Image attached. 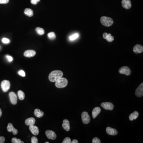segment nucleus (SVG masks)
<instances>
[{"mask_svg":"<svg viewBox=\"0 0 143 143\" xmlns=\"http://www.w3.org/2000/svg\"><path fill=\"white\" fill-rule=\"evenodd\" d=\"M19 74L20 75V76H21L22 77H25L26 76V73L24 71L22 70H20L18 72Z\"/></svg>","mask_w":143,"mask_h":143,"instance_id":"2f4dec72","label":"nucleus"},{"mask_svg":"<svg viewBox=\"0 0 143 143\" xmlns=\"http://www.w3.org/2000/svg\"><path fill=\"white\" fill-rule=\"evenodd\" d=\"M35 122V120L33 118H29L25 120V124L27 126L34 125Z\"/></svg>","mask_w":143,"mask_h":143,"instance_id":"aec40b11","label":"nucleus"},{"mask_svg":"<svg viewBox=\"0 0 143 143\" xmlns=\"http://www.w3.org/2000/svg\"><path fill=\"white\" fill-rule=\"evenodd\" d=\"M48 37L51 40H54L56 38V35L54 32H51L48 34Z\"/></svg>","mask_w":143,"mask_h":143,"instance_id":"a878e982","label":"nucleus"},{"mask_svg":"<svg viewBox=\"0 0 143 143\" xmlns=\"http://www.w3.org/2000/svg\"><path fill=\"white\" fill-rule=\"evenodd\" d=\"M29 129L31 132L32 134L34 135H37L39 133V130L38 128L35 126H30L29 127Z\"/></svg>","mask_w":143,"mask_h":143,"instance_id":"dca6fc26","label":"nucleus"},{"mask_svg":"<svg viewBox=\"0 0 143 143\" xmlns=\"http://www.w3.org/2000/svg\"><path fill=\"white\" fill-rule=\"evenodd\" d=\"M133 50L134 53L136 54L142 53L143 51V46L138 44L135 45L133 47Z\"/></svg>","mask_w":143,"mask_h":143,"instance_id":"f8f14e48","label":"nucleus"},{"mask_svg":"<svg viewBox=\"0 0 143 143\" xmlns=\"http://www.w3.org/2000/svg\"><path fill=\"white\" fill-rule=\"evenodd\" d=\"M35 30L37 32V33L40 35H43L45 33V31H44V29L43 28H40L39 27L37 28H36V29H35Z\"/></svg>","mask_w":143,"mask_h":143,"instance_id":"393cba45","label":"nucleus"},{"mask_svg":"<svg viewBox=\"0 0 143 143\" xmlns=\"http://www.w3.org/2000/svg\"><path fill=\"white\" fill-rule=\"evenodd\" d=\"M93 143H101V142L100 139L98 138H93L92 140Z\"/></svg>","mask_w":143,"mask_h":143,"instance_id":"c756f323","label":"nucleus"},{"mask_svg":"<svg viewBox=\"0 0 143 143\" xmlns=\"http://www.w3.org/2000/svg\"><path fill=\"white\" fill-rule=\"evenodd\" d=\"M135 95L138 97H141L143 95V83L140 85L135 91Z\"/></svg>","mask_w":143,"mask_h":143,"instance_id":"6e6552de","label":"nucleus"},{"mask_svg":"<svg viewBox=\"0 0 143 143\" xmlns=\"http://www.w3.org/2000/svg\"><path fill=\"white\" fill-rule=\"evenodd\" d=\"M63 72L61 71L56 70L50 73L49 76V79L51 82H55L57 80L62 77Z\"/></svg>","mask_w":143,"mask_h":143,"instance_id":"f257e3e1","label":"nucleus"},{"mask_svg":"<svg viewBox=\"0 0 143 143\" xmlns=\"http://www.w3.org/2000/svg\"><path fill=\"white\" fill-rule=\"evenodd\" d=\"M2 114V112L1 109H0V117H1Z\"/></svg>","mask_w":143,"mask_h":143,"instance_id":"58836bf2","label":"nucleus"},{"mask_svg":"<svg viewBox=\"0 0 143 143\" xmlns=\"http://www.w3.org/2000/svg\"><path fill=\"white\" fill-rule=\"evenodd\" d=\"M82 119L84 123L87 124L90 121V117L87 112H83L82 113Z\"/></svg>","mask_w":143,"mask_h":143,"instance_id":"423d86ee","label":"nucleus"},{"mask_svg":"<svg viewBox=\"0 0 143 143\" xmlns=\"http://www.w3.org/2000/svg\"><path fill=\"white\" fill-rule=\"evenodd\" d=\"M10 0H0V4H5L8 3Z\"/></svg>","mask_w":143,"mask_h":143,"instance_id":"f704fd0d","label":"nucleus"},{"mask_svg":"<svg viewBox=\"0 0 143 143\" xmlns=\"http://www.w3.org/2000/svg\"><path fill=\"white\" fill-rule=\"evenodd\" d=\"M18 96L20 100H23L25 98V94L23 91L21 90H19L18 92Z\"/></svg>","mask_w":143,"mask_h":143,"instance_id":"b1692460","label":"nucleus"},{"mask_svg":"<svg viewBox=\"0 0 143 143\" xmlns=\"http://www.w3.org/2000/svg\"><path fill=\"white\" fill-rule=\"evenodd\" d=\"M103 38L109 42H112L114 40V37L110 33H104L103 35Z\"/></svg>","mask_w":143,"mask_h":143,"instance_id":"4468645a","label":"nucleus"},{"mask_svg":"<svg viewBox=\"0 0 143 143\" xmlns=\"http://www.w3.org/2000/svg\"><path fill=\"white\" fill-rule=\"evenodd\" d=\"M5 141V138L3 136L0 137V143H4Z\"/></svg>","mask_w":143,"mask_h":143,"instance_id":"e433bc0d","label":"nucleus"},{"mask_svg":"<svg viewBox=\"0 0 143 143\" xmlns=\"http://www.w3.org/2000/svg\"><path fill=\"white\" fill-rule=\"evenodd\" d=\"M100 22L103 26L106 27L111 26L114 23V21L111 18L105 16L101 17Z\"/></svg>","mask_w":143,"mask_h":143,"instance_id":"f03ea898","label":"nucleus"},{"mask_svg":"<svg viewBox=\"0 0 143 143\" xmlns=\"http://www.w3.org/2000/svg\"><path fill=\"white\" fill-rule=\"evenodd\" d=\"M104 109L105 110H112L114 109V105L113 104L110 102H104L101 104Z\"/></svg>","mask_w":143,"mask_h":143,"instance_id":"0eeeda50","label":"nucleus"},{"mask_svg":"<svg viewBox=\"0 0 143 143\" xmlns=\"http://www.w3.org/2000/svg\"><path fill=\"white\" fill-rule=\"evenodd\" d=\"M79 37V34L78 33H76L72 35H71L69 37V39L71 41H74L78 38Z\"/></svg>","mask_w":143,"mask_h":143,"instance_id":"bb28decb","label":"nucleus"},{"mask_svg":"<svg viewBox=\"0 0 143 143\" xmlns=\"http://www.w3.org/2000/svg\"><path fill=\"white\" fill-rule=\"evenodd\" d=\"M71 143H78V140H76V139H74L72 141V142H71Z\"/></svg>","mask_w":143,"mask_h":143,"instance_id":"4c0bfd02","label":"nucleus"},{"mask_svg":"<svg viewBox=\"0 0 143 143\" xmlns=\"http://www.w3.org/2000/svg\"><path fill=\"white\" fill-rule=\"evenodd\" d=\"M12 142L13 143H21L20 139H17L16 138H13L12 139Z\"/></svg>","mask_w":143,"mask_h":143,"instance_id":"cd10ccee","label":"nucleus"},{"mask_svg":"<svg viewBox=\"0 0 143 143\" xmlns=\"http://www.w3.org/2000/svg\"><path fill=\"white\" fill-rule=\"evenodd\" d=\"M7 129L8 132H13L14 135H16L17 134H18V130L14 127L13 124L11 123H9L8 124Z\"/></svg>","mask_w":143,"mask_h":143,"instance_id":"2eb2a0df","label":"nucleus"},{"mask_svg":"<svg viewBox=\"0 0 143 143\" xmlns=\"http://www.w3.org/2000/svg\"><path fill=\"white\" fill-rule=\"evenodd\" d=\"M2 42L4 43L7 44L9 43L10 41L8 40V39L6 38H3L2 39Z\"/></svg>","mask_w":143,"mask_h":143,"instance_id":"473e14b6","label":"nucleus"},{"mask_svg":"<svg viewBox=\"0 0 143 143\" xmlns=\"http://www.w3.org/2000/svg\"><path fill=\"white\" fill-rule=\"evenodd\" d=\"M24 13L25 14L28 16L29 17H31L33 16V11L30 8H26L24 10Z\"/></svg>","mask_w":143,"mask_h":143,"instance_id":"5701e85b","label":"nucleus"},{"mask_svg":"<svg viewBox=\"0 0 143 143\" xmlns=\"http://www.w3.org/2000/svg\"><path fill=\"white\" fill-rule=\"evenodd\" d=\"M119 73L123 74H125L127 76H129L131 73V71L130 68L128 66H123L119 69Z\"/></svg>","mask_w":143,"mask_h":143,"instance_id":"39448f33","label":"nucleus"},{"mask_svg":"<svg viewBox=\"0 0 143 143\" xmlns=\"http://www.w3.org/2000/svg\"><path fill=\"white\" fill-rule=\"evenodd\" d=\"M68 83V80L66 78L61 77L55 82V86L58 88H64L67 86Z\"/></svg>","mask_w":143,"mask_h":143,"instance_id":"7ed1b4c3","label":"nucleus"},{"mask_svg":"<svg viewBox=\"0 0 143 143\" xmlns=\"http://www.w3.org/2000/svg\"><path fill=\"white\" fill-rule=\"evenodd\" d=\"M71 139L69 137H66L65 138H64L63 141L62 142V143H71Z\"/></svg>","mask_w":143,"mask_h":143,"instance_id":"c85d7f7f","label":"nucleus"},{"mask_svg":"<svg viewBox=\"0 0 143 143\" xmlns=\"http://www.w3.org/2000/svg\"><path fill=\"white\" fill-rule=\"evenodd\" d=\"M45 143H49V142H46Z\"/></svg>","mask_w":143,"mask_h":143,"instance_id":"ea45409f","label":"nucleus"},{"mask_svg":"<svg viewBox=\"0 0 143 143\" xmlns=\"http://www.w3.org/2000/svg\"><path fill=\"white\" fill-rule=\"evenodd\" d=\"M46 135L48 138L54 140L57 138V135L55 132L50 130H47L45 132Z\"/></svg>","mask_w":143,"mask_h":143,"instance_id":"1a4fd4ad","label":"nucleus"},{"mask_svg":"<svg viewBox=\"0 0 143 143\" xmlns=\"http://www.w3.org/2000/svg\"><path fill=\"white\" fill-rule=\"evenodd\" d=\"M1 88L4 92H7L10 88L11 83L9 81L6 80H4L1 83Z\"/></svg>","mask_w":143,"mask_h":143,"instance_id":"20e7f679","label":"nucleus"},{"mask_svg":"<svg viewBox=\"0 0 143 143\" xmlns=\"http://www.w3.org/2000/svg\"><path fill=\"white\" fill-rule=\"evenodd\" d=\"M31 142L32 143H37L38 142V139L36 137L33 136L31 138Z\"/></svg>","mask_w":143,"mask_h":143,"instance_id":"7c9ffc66","label":"nucleus"},{"mask_svg":"<svg viewBox=\"0 0 143 143\" xmlns=\"http://www.w3.org/2000/svg\"><path fill=\"white\" fill-rule=\"evenodd\" d=\"M34 114L37 118H41L43 116L44 113L39 109H35L34 111Z\"/></svg>","mask_w":143,"mask_h":143,"instance_id":"4be33fe9","label":"nucleus"},{"mask_svg":"<svg viewBox=\"0 0 143 143\" xmlns=\"http://www.w3.org/2000/svg\"><path fill=\"white\" fill-rule=\"evenodd\" d=\"M36 54V52L34 50H27L24 53V56L27 57H34Z\"/></svg>","mask_w":143,"mask_h":143,"instance_id":"a211bd4d","label":"nucleus"},{"mask_svg":"<svg viewBox=\"0 0 143 143\" xmlns=\"http://www.w3.org/2000/svg\"><path fill=\"white\" fill-rule=\"evenodd\" d=\"M6 58H7L9 62H12V61H13V57H12L11 56H9V55H6Z\"/></svg>","mask_w":143,"mask_h":143,"instance_id":"c9c22d12","label":"nucleus"},{"mask_svg":"<svg viewBox=\"0 0 143 143\" xmlns=\"http://www.w3.org/2000/svg\"><path fill=\"white\" fill-rule=\"evenodd\" d=\"M106 132L107 134L109 135L114 136L118 134V131L116 129H113L110 127H108L106 128Z\"/></svg>","mask_w":143,"mask_h":143,"instance_id":"ddd939ff","label":"nucleus"},{"mask_svg":"<svg viewBox=\"0 0 143 143\" xmlns=\"http://www.w3.org/2000/svg\"><path fill=\"white\" fill-rule=\"evenodd\" d=\"M40 0H31V2L33 4H37Z\"/></svg>","mask_w":143,"mask_h":143,"instance_id":"72a5a7b5","label":"nucleus"},{"mask_svg":"<svg viewBox=\"0 0 143 143\" xmlns=\"http://www.w3.org/2000/svg\"><path fill=\"white\" fill-rule=\"evenodd\" d=\"M62 127L66 131H69L70 130V122L69 120L67 119H64L63 121V124Z\"/></svg>","mask_w":143,"mask_h":143,"instance_id":"f3484780","label":"nucleus"},{"mask_svg":"<svg viewBox=\"0 0 143 143\" xmlns=\"http://www.w3.org/2000/svg\"><path fill=\"white\" fill-rule=\"evenodd\" d=\"M122 7L126 9H129L132 7V4L130 0H122Z\"/></svg>","mask_w":143,"mask_h":143,"instance_id":"9d476101","label":"nucleus"},{"mask_svg":"<svg viewBox=\"0 0 143 143\" xmlns=\"http://www.w3.org/2000/svg\"><path fill=\"white\" fill-rule=\"evenodd\" d=\"M9 97L11 103L13 105H16L17 103V98L16 94L13 92L9 93Z\"/></svg>","mask_w":143,"mask_h":143,"instance_id":"9b49d317","label":"nucleus"},{"mask_svg":"<svg viewBox=\"0 0 143 143\" xmlns=\"http://www.w3.org/2000/svg\"><path fill=\"white\" fill-rule=\"evenodd\" d=\"M138 116H139L138 112L135 111L130 114L129 118L130 120L132 121L134 120H136V119H137V118L138 117Z\"/></svg>","mask_w":143,"mask_h":143,"instance_id":"412c9836","label":"nucleus"},{"mask_svg":"<svg viewBox=\"0 0 143 143\" xmlns=\"http://www.w3.org/2000/svg\"><path fill=\"white\" fill-rule=\"evenodd\" d=\"M101 111V109L99 107H95V108H94L92 113L93 118H95L100 113Z\"/></svg>","mask_w":143,"mask_h":143,"instance_id":"6ab92c4d","label":"nucleus"}]
</instances>
